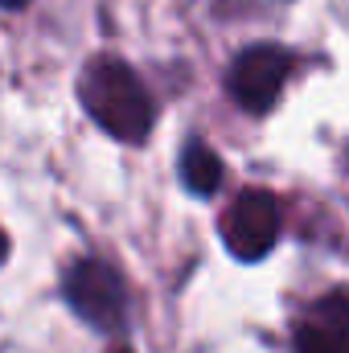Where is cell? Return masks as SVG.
<instances>
[{"mask_svg": "<svg viewBox=\"0 0 349 353\" xmlns=\"http://www.w3.org/2000/svg\"><path fill=\"white\" fill-rule=\"evenodd\" d=\"M83 107L87 115L115 140L123 144H140L148 132H152V99L144 83L136 79V70L119 58H94L87 70H83Z\"/></svg>", "mask_w": 349, "mask_h": 353, "instance_id": "cell-1", "label": "cell"}, {"mask_svg": "<svg viewBox=\"0 0 349 353\" xmlns=\"http://www.w3.org/2000/svg\"><path fill=\"white\" fill-rule=\"evenodd\" d=\"M62 296L66 304L94 329H119L128 321V292L115 267H107L103 259H79L62 279Z\"/></svg>", "mask_w": 349, "mask_h": 353, "instance_id": "cell-2", "label": "cell"}, {"mask_svg": "<svg viewBox=\"0 0 349 353\" xmlns=\"http://www.w3.org/2000/svg\"><path fill=\"white\" fill-rule=\"evenodd\" d=\"M279 239V205L267 189H247L235 197V205L222 218V243L235 259L255 263Z\"/></svg>", "mask_w": 349, "mask_h": 353, "instance_id": "cell-3", "label": "cell"}, {"mask_svg": "<svg viewBox=\"0 0 349 353\" xmlns=\"http://www.w3.org/2000/svg\"><path fill=\"white\" fill-rule=\"evenodd\" d=\"M288 74H292V54L288 50H279V46H251V50H243L235 58L226 87H230V99L243 111L263 115V111L275 107Z\"/></svg>", "mask_w": 349, "mask_h": 353, "instance_id": "cell-4", "label": "cell"}, {"mask_svg": "<svg viewBox=\"0 0 349 353\" xmlns=\"http://www.w3.org/2000/svg\"><path fill=\"white\" fill-rule=\"evenodd\" d=\"M296 353H349L346 296H325L304 312V321L296 329Z\"/></svg>", "mask_w": 349, "mask_h": 353, "instance_id": "cell-5", "label": "cell"}, {"mask_svg": "<svg viewBox=\"0 0 349 353\" xmlns=\"http://www.w3.org/2000/svg\"><path fill=\"white\" fill-rule=\"evenodd\" d=\"M181 181H185L197 197H210V193L222 185V161H218V152L193 140V144L181 152Z\"/></svg>", "mask_w": 349, "mask_h": 353, "instance_id": "cell-6", "label": "cell"}, {"mask_svg": "<svg viewBox=\"0 0 349 353\" xmlns=\"http://www.w3.org/2000/svg\"><path fill=\"white\" fill-rule=\"evenodd\" d=\"M4 255H8V239H4V230H0V263H4Z\"/></svg>", "mask_w": 349, "mask_h": 353, "instance_id": "cell-7", "label": "cell"}, {"mask_svg": "<svg viewBox=\"0 0 349 353\" xmlns=\"http://www.w3.org/2000/svg\"><path fill=\"white\" fill-rule=\"evenodd\" d=\"M0 4H8V8H17V4H25V0H0Z\"/></svg>", "mask_w": 349, "mask_h": 353, "instance_id": "cell-8", "label": "cell"}, {"mask_svg": "<svg viewBox=\"0 0 349 353\" xmlns=\"http://www.w3.org/2000/svg\"><path fill=\"white\" fill-rule=\"evenodd\" d=\"M111 353H132V350H111Z\"/></svg>", "mask_w": 349, "mask_h": 353, "instance_id": "cell-9", "label": "cell"}]
</instances>
